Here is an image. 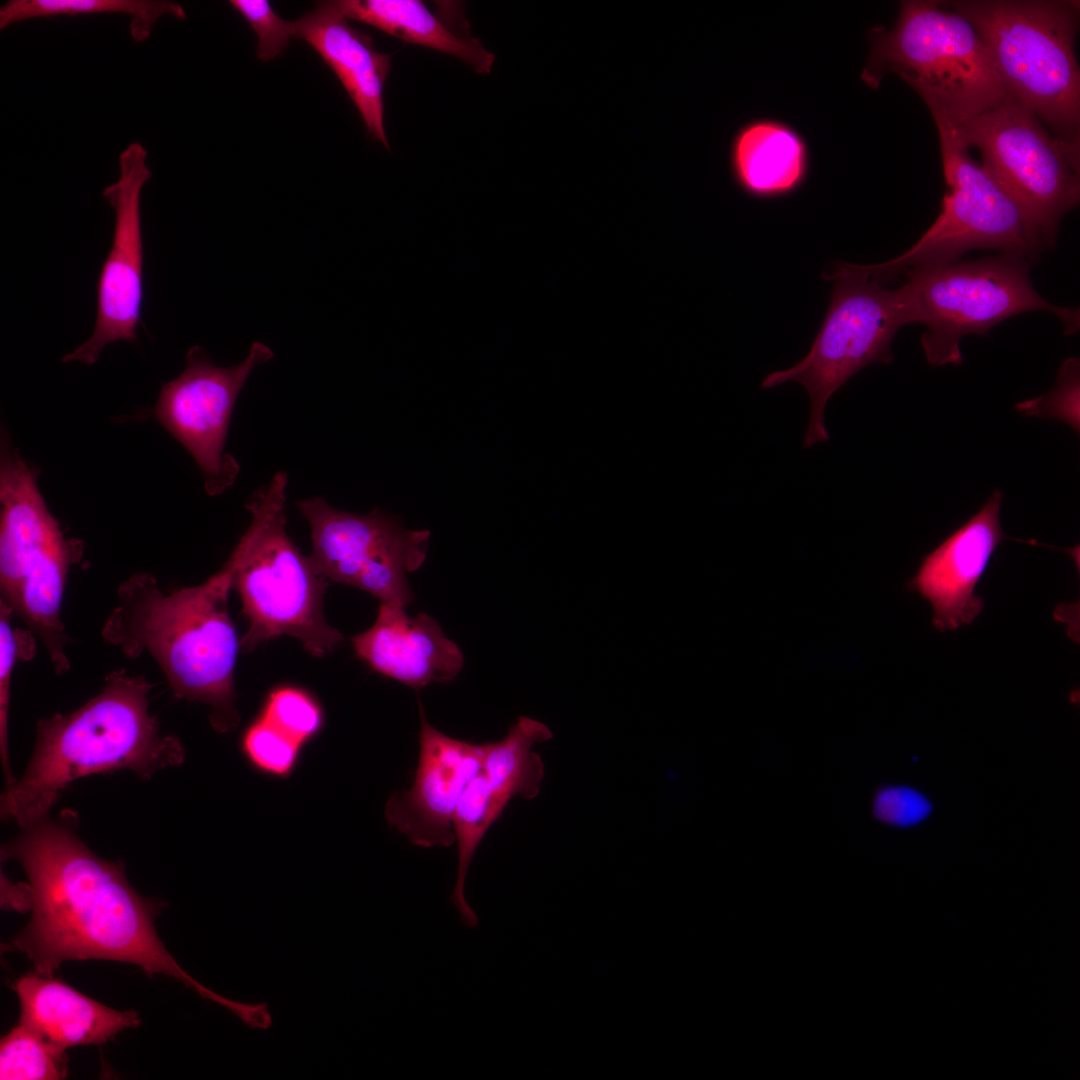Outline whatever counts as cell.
<instances>
[{
  "label": "cell",
  "instance_id": "1",
  "mask_svg": "<svg viewBox=\"0 0 1080 1080\" xmlns=\"http://www.w3.org/2000/svg\"><path fill=\"white\" fill-rule=\"evenodd\" d=\"M1 858L17 861L28 878L31 917L9 947L26 955L36 973L52 976L68 960L119 961L149 977H172L205 999L211 994L159 938L154 920L165 903L134 890L123 862L95 855L68 818L47 817L22 828L2 846Z\"/></svg>",
  "mask_w": 1080,
  "mask_h": 1080
},
{
  "label": "cell",
  "instance_id": "2",
  "mask_svg": "<svg viewBox=\"0 0 1080 1080\" xmlns=\"http://www.w3.org/2000/svg\"><path fill=\"white\" fill-rule=\"evenodd\" d=\"M239 561L236 546L205 582L169 593L151 573H134L119 585L118 603L101 628L103 640L125 657L152 656L174 697L207 705L219 733L239 723L234 669L241 640L228 611Z\"/></svg>",
  "mask_w": 1080,
  "mask_h": 1080
},
{
  "label": "cell",
  "instance_id": "3",
  "mask_svg": "<svg viewBox=\"0 0 1080 1080\" xmlns=\"http://www.w3.org/2000/svg\"><path fill=\"white\" fill-rule=\"evenodd\" d=\"M151 688L144 676L114 671L75 711L40 719L27 769L1 796L2 819L25 828L47 818L61 791L83 776L130 770L149 779L182 764L180 739L162 735L150 713Z\"/></svg>",
  "mask_w": 1080,
  "mask_h": 1080
},
{
  "label": "cell",
  "instance_id": "4",
  "mask_svg": "<svg viewBox=\"0 0 1080 1080\" xmlns=\"http://www.w3.org/2000/svg\"><path fill=\"white\" fill-rule=\"evenodd\" d=\"M867 39L864 84L877 89L886 75L898 76L919 94L936 126L955 127L1006 97L974 27L941 1H901L893 27L876 25Z\"/></svg>",
  "mask_w": 1080,
  "mask_h": 1080
},
{
  "label": "cell",
  "instance_id": "5",
  "mask_svg": "<svg viewBox=\"0 0 1080 1080\" xmlns=\"http://www.w3.org/2000/svg\"><path fill=\"white\" fill-rule=\"evenodd\" d=\"M976 30L1006 96L1029 109L1057 138L1080 142V70L1075 55L1079 2L941 1Z\"/></svg>",
  "mask_w": 1080,
  "mask_h": 1080
},
{
  "label": "cell",
  "instance_id": "6",
  "mask_svg": "<svg viewBox=\"0 0 1080 1080\" xmlns=\"http://www.w3.org/2000/svg\"><path fill=\"white\" fill-rule=\"evenodd\" d=\"M287 484V473L278 471L246 502L252 520L237 544L240 561L233 585L249 622L240 646L248 652L289 635L312 656L324 657L343 636L325 619L323 599L329 580L287 534Z\"/></svg>",
  "mask_w": 1080,
  "mask_h": 1080
},
{
  "label": "cell",
  "instance_id": "7",
  "mask_svg": "<svg viewBox=\"0 0 1080 1080\" xmlns=\"http://www.w3.org/2000/svg\"><path fill=\"white\" fill-rule=\"evenodd\" d=\"M1036 260L1001 252L997 256L914 268L901 276L911 323L926 331L921 346L933 366L962 363L961 339L985 335L1018 314L1042 311L1054 314L1065 334L1079 331L1080 311L1055 305L1042 297L1030 279Z\"/></svg>",
  "mask_w": 1080,
  "mask_h": 1080
},
{
  "label": "cell",
  "instance_id": "8",
  "mask_svg": "<svg viewBox=\"0 0 1080 1080\" xmlns=\"http://www.w3.org/2000/svg\"><path fill=\"white\" fill-rule=\"evenodd\" d=\"M39 471L2 439L0 460V602L44 644L52 659L69 642L61 619L70 567L83 543L64 536L38 488Z\"/></svg>",
  "mask_w": 1080,
  "mask_h": 1080
},
{
  "label": "cell",
  "instance_id": "9",
  "mask_svg": "<svg viewBox=\"0 0 1080 1080\" xmlns=\"http://www.w3.org/2000/svg\"><path fill=\"white\" fill-rule=\"evenodd\" d=\"M822 276L833 282V288L809 352L794 366L769 373L761 383L763 389L790 381L805 387L810 417L804 448L829 440L824 414L830 397L864 367L892 363L894 336L910 324L900 287L889 289L856 264L843 261L831 263Z\"/></svg>",
  "mask_w": 1080,
  "mask_h": 1080
},
{
  "label": "cell",
  "instance_id": "10",
  "mask_svg": "<svg viewBox=\"0 0 1080 1080\" xmlns=\"http://www.w3.org/2000/svg\"><path fill=\"white\" fill-rule=\"evenodd\" d=\"M947 190L939 215L906 252L877 264H857L870 279L886 285L905 271L947 264L973 249H992L1034 260L1046 249L1020 206L973 159L945 126H937Z\"/></svg>",
  "mask_w": 1080,
  "mask_h": 1080
},
{
  "label": "cell",
  "instance_id": "11",
  "mask_svg": "<svg viewBox=\"0 0 1080 1080\" xmlns=\"http://www.w3.org/2000/svg\"><path fill=\"white\" fill-rule=\"evenodd\" d=\"M948 128L979 151L982 166L1020 206L1045 249L1054 248L1063 217L1080 201V142L1057 138L1008 96Z\"/></svg>",
  "mask_w": 1080,
  "mask_h": 1080
},
{
  "label": "cell",
  "instance_id": "12",
  "mask_svg": "<svg viewBox=\"0 0 1080 1080\" xmlns=\"http://www.w3.org/2000/svg\"><path fill=\"white\" fill-rule=\"evenodd\" d=\"M311 530L315 570L329 581L357 587L381 603L414 599L407 574L425 561L428 530H409L378 508L358 515L320 497L297 502Z\"/></svg>",
  "mask_w": 1080,
  "mask_h": 1080
},
{
  "label": "cell",
  "instance_id": "13",
  "mask_svg": "<svg viewBox=\"0 0 1080 1080\" xmlns=\"http://www.w3.org/2000/svg\"><path fill=\"white\" fill-rule=\"evenodd\" d=\"M273 357L269 346L255 341L244 360L224 367L193 346L181 374L161 386L151 415L194 458L210 496L230 488L240 473L236 459L224 451L231 415L252 371Z\"/></svg>",
  "mask_w": 1080,
  "mask_h": 1080
},
{
  "label": "cell",
  "instance_id": "14",
  "mask_svg": "<svg viewBox=\"0 0 1080 1080\" xmlns=\"http://www.w3.org/2000/svg\"><path fill=\"white\" fill-rule=\"evenodd\" d=\"M148 151L142 143H130L119 155V178L103 189L102 196L114 211L110 250L97 282V314L92 335L62 362L94 364L104 348L119 341L135 343L143 300V237L141 193L152 177Z\"/></svg>",
  "mask_w": 1080,
  "mask_h": 1080
},
{
  "label": "cell",
  "instance_id": "15",
  "mask_svg": "<svg viewBox=\"0 0 1080 1080\" xmlns=\"http://www.w3.org/2000/svg\"><path fill=\"white\" fill-rule=\"evenodd\" d=\"M420 710L419 758L413 783L393 793L384 808L388 825L419 847L455 843L454 816L469 781L479 771L484 744L448 736Z\"/></svg>",
  "mask_w": 1080,
  "mask_h": 1080
},
{
  "label": "cell",
  "instance_id": "16",
  "mask_svg": "<svg viewBox=\"0 0 1080 1080\" xmlns=\"http://www.w3.org/2000/svg\"><path fill=\"white\" fill-rule=\"evenodd\" d=\"M1003 494L995 489L984 506L921 561L908 590L927 599L940 632L971 624L984 601L975 588L998 545L1007 537L999 514Z\"/></svg>",
  "mask_w": 1080,
  "mask_h": 1080
},
{
  "label": "cell",
  "instance_id": "17",
  "mask_svg": "<svg viewBox=\"0 0 1080 1080\" xmlns=\"http://www.w3.org/2000/svg\"><path fill=\"white\" fill-rule=\"evenodd\" d=\"M351 642L373 671L416 690L450 682L464 666L460 648L435 619L425 613L411 617L397 604L381 603L373 625Z\"/></svg>",
  "mask_w": 1080,
  "mask_h": 1080
},
{
  "label": "cell",
  "instance_id": "18",
  "mask_svg": "<svg viewBox=\"0 0 1080 1080\" xmlns=\"http://www.w3.org/2000/svg\"><path fill=\"white\" fill-rule=\"evenodd\" d=\"M294 37L316 50L355 104L368 134L389 149L383 90L391 56L375 50L370 35L352 27L333 1L320 2L296 20Z\"/></svg>",
  "mask_w": 1080,
  "mask_h": 1080
},
{
  "label": "cell",
  "instance_id": "19",
  "mask_svg": "<svg viewBox=\"0 0 1080 1080\" xmlns=\"http://www.w3.org/2000/svg\"><path fill=\"white\" fill-rule=\"evenodd\" d=\"M13 988L20 1003L19 1023L64 1050L104 1044L141 1023L136 1011L112 1009L52 976L29 972Z\"/></svg>",
  "mask_w": 1080,
  "mask_h": 1080
},
{
  "label": "cell",
  "instance_id": "20",
  "mask_svg": "<svg viewBox=\"0 0 1080 1080\" xmlns=\"http://www.w3.org/2000/svg\"><path fill=\"white\" fill-rule=\"evenodd\" d=\"M729 168L736 186L749 197L782 198L806 182L810 151L805 138L790 124L775 118H755L733 135Z\"/></svg>",
  "mask_w": 1080,
  "mask_h": 1080
},
{
  "label": "cell",
  "instance_id": "21",
  "mask_svg": "<svg viewBox=\"0 0 1080 1080\" xmlns=\"http://www.w3.org/2000/svg\"><path fill=\"white\" fill-rule=\"evenodd\" d=\"M336 8L348 20L371 25L407 43L455 56L477 73L488 74L493 53L469 31L462 10L453 3L431 10L418 0H338Z\"/></svg>",
  "mask_w": 1080,
  "mask_h": 1080
},
{
  "label": "cell",
  "instance_id": "22",
  "mask_svg": "<svg viewBox=\"0 0 1080 1080\" xmlns=\"http://www.w3.org/2000/svg\"><path fill=\"white\" fill-rule=\"evenodd\" d=\"M106 13L130 16L129 30L135 42L148 39L157 21L164 15L179 20L186 17L180 4L168 0H9L0 7V29L40 17Z\"/></svg>",
  "mask_w": 1080,
  "mask_h": 1080
},
{
  "label": "cell",
  "instance_id": "23",
  "mask_svg": "<svg viewBox=\"0 0 1080 1080\" xmlns=\"http://www.w3.org/2000/svg\"><path fill=\"white\" fill-rule=\"evenodd\" d=\"M65 1051L18 1023L1 1038L0 1079H63L68 1070Z\"/></svg>",
  "mask_w": 1080,
  "mask_h": 1080
},
{
  "label": "cell",
  "instance_id": "24",
  "mask_svg": "<svg viewBox=\"0 0 1080 1080\" xmlns=\"http://www.w3.org/2000/svg\"><path fill=\"white\" fill-rule=\"evenodd\" d=\"M239 746L253 770L280 779L292 775L304 747L259 715L242 732Z\"/></svg>",
  "mask_w": 1080,
  "mask_h": 1080
},
{
  "label": "cell",
  "instance_id": "25",
  "mask_svg": "<svg viewBox=\"0 0 1080 1080\" xmlns=\"http://www.w3.org/2000/svg\"><path fill=\"white\" fill-rule=\"evenodd\" d=\"M259 716L305 746L324 726V711L308 691L290 685L278 686L266 696Z\"/></svg>",
  "mask_w": 1080,
  "mask_h": 1080
},
{
  "label": "cell",
  "instance_id": "26",
  "mask_svg": "<svg viewBox=\"0 0 1080 1080\" xmlns=\"http://www.w3.org/2000/svg\"><path fill=\"white\" fill-rule=\"evenodd\" d=\"M11 610L0 602V754L5 778V788L13 786L17 779L12 774L8 751V714L13 669L18 661L32 659L36 651L34 635L15 628L11 622Z\"/></svg>",
  "mask_w": 1080,
  "mask_h": 1080
},
{
  "label": "cell",
  "instance_id": "27",
  "mask_svg": "<svg viewBox=\"0 0 1080 1080\" xmlns=\"http://www.w3.org/2000/svg\"><path fill=\"white\" fill-rule=\"evenodd\" d=\"M230 5L249 23L258 37L257 57L270 61L279 56L294 37L295 21L279 17L265 0H230Z\"/></svg>",
  "mask_w": 1080,
  "mask_h": 1080
},
{
  "label": "cell",
  "instance_id": "28",
  "mask_svg": "<svg viewBox=\"0 0 1080 1080\" xmlns=\"http://www.w3.org/2000/svg\"><path fill=\"white\" fill-rule=\"evenodd\" d=\"M932 808L925 795L905 786L882 789L874 802L875 816L885 823L899 827L914 826L924 821Z\"/></svg>",
  "mask_w": 1080,
  "mask_h": 1080
}]
</instances>
